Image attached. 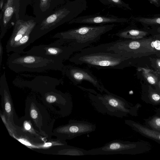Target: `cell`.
<instances>
[{
    "label": "cell",
    "instance_id": "10",
    "mask_svg": "<svg viewBox=\"0 0 160 160\" xmlns=\"http://www.w3.org/2000/svg\"><path fill=\"white\" fill-rule=\"evenodd\" d=\"M12 83L17 87L28 88L42 94L56 89V87L60 84V81L49 76L39 75L30 80L18 77Z\"/></svg>",
    "mask_w": 160,
    "mask_h": 160
},
{
    "label": "cell",
    "instance_id": "14",
    "mask_svg": "<svg viewBox=\"0 0 160 160\" xmlns=\"http://www.w3.org/2000/svg\"><path fill=\"white\" fill-rule=\"evenodd\" d=\"M127 21V19L113 15H102L96 14L79 16L68 22L69 24L78 23L102 25L114 23H122Z\"/></svg>",
    "mask_w": 160,
    "mask_h": 160
},
{
    "label": "cell",
    "instance_id": "9",
    "mask_svg": "<svg viewBox=\"0 0 160 160\" xmlns=\"http://www.w3.org/2000/svg\"><path fill=\"white\" fill-rule=\"evenodd\" d=\"M96 126L85 121L70 120L67 124L60 126L53 130V136L61 140H71L77 136L94 131Z\"/></svg>",
    "mask_w": 160,
    "mask_h": 160
},
{
    "label": "cell",
    "instance_id": "5",
    "mask_svg": "<svg viewBox=\"0 0 160 160\" xmlns=\"http://www.w3.org/2000/svg\"><path fill=\"white\" fill-rule=\"evenodd\" d=\"M102 94L93 90L88 92L90 102L98 112L118 118H122L131 112L125 100L108 91L105 88Z\"/></svg>",
    "mask_w": 160,
    "mask_h": 160
},
{
    "label": "cell",
    "instance_id": "1",
    "mask_svg": "<svg viewBox=\"0 0 160 160\" xmlns=\"http://www.w3.org/2000/svg\"><path fill=\"white\" fill-rule=\"evenodd\" d=\"M108 43L85 48L70 58V62L85 64L98 69H123L131 58H127L108 50Z\"/></svg>",
    "mask_w": 160,
    "mask_h": 160
},
{
    "label": "cell",
    "instance_id": "20",
    "mask_svg": "<svg viewBox=\"0 0 160 160\" xmlns=\"http://www.w3.org/2000/svg\"><path fill=\"white\" fill-rule=\"evenodd\" d=\"M102 4L108 6L122 9H130L128 4L122 0H98Z\"/></svg>",
    "mask_w": 160,
    "mask_h": 160
},
{
    "label": "cell",
    "instance_id": "30",
    "mask_svg": "<svg viewBox=\"0 0 160 160\" xmlns=\"http://www.w3.org/2000/svg\"><path fill=\"white\" fill-rule=\"evenodd\" d=\"M156 72L157 73H158L160 74V70Z\"/></svg>",
    "mask_w": 160,
    "mask_h": 160
},
{
    "label": "cell",
    "instance_id": "26",
    "mask_svg": "<svg viewBox=\"0 0 160 160\" xmlns=\"http://www.w3.org/2000/svg\"><path fill=\"white\" fill-rule=\"evenodd\" d=\"M157 67L160 70V59H158L156 61Z\"/></svg>",
    "mask_w": 160,
    "mask_h": 160
},
{
    "label": "cell",
    "instance_id": "25",
    "mask_svg": "<svg viewBox=\"0 0 160 160\" xmlns=\"http://www.w3.org/2000/svg\"><path fill=\"white\" fill-rule=\"evenodd\" d=\"M3 48L1 41L0 42V65L1 66L2 59Z\"/></svg>",
    "mask_w": 160,
    "mask_h": 160
},
{
    "label": "cell",
    "instance_id": "12",
    "mask_svg": "<svg viewBox=\"0 0 160 160\" xmlns=\"http://www.w3.org/2000/svg\"><path fill=\"white\" fill-rule=\"evenodd\" d=\"M0 94L1 96L2 105L3 110L2 114L7 122L15 127L18 118L14 108L5 72H4L0 78Z\"/></svg>",
    "mask_w": 160,
    "mask_h": 160
},
{
    "label": "cell",
    "instance_id": "6",
    "mask_svg": "<svg viewBox=\"0 0 160 160\" xmlns=\"http://www.w3.org/2000/svg\"><path fill=\"white\" fill-rule=\"evenodd\" d=\"M25 113L42 136L48 139H51L55 120L52 118L44 105L35 98L28 97L25 101Z\"/></svg>",
    "mask_w": 160,
    "mask_h": 160
},
{
    "label": "cell",
    "instance_id": "17",
    "mask_svg": "<svg viewBox=\"0 0 160 160\" xmlns=\"http://www.w3.org/2000/svg\"><path fill=\"white\" fill-rule=\"evenodd\" d=\"M50 154L81 156L88 155V151L81 148L67 144L57 146Z\"/></svg>",
    "mask_w": 160,
    "mask_h": 160
},
{
    "label": "cell",
    "instance_id": "3",
    "mask_svg": "<svg viewBox=\"0 0 160 160\" xmlns=\"http://www.w3.org/2000/svg\"><path fill=\"white\" fill-rule=\"evenodd\" d=\"M114 23L102 25H86L58 32L53 36L62 44L72 47L75 52L80 51L99 40L102 36L112 30Z\"/></svg>",
    "mask_w": 160,
    "mask_h": 160
},
{
    "label": "cell",
    "instance_id": "2",
    "mask_svg": "<svg viewBox=\"0 0 160 160\" xmlns=\"http://www.w3.org/2000/svg\"><path fill=\"white\" fill-rule=\"evenodd\" d=\"M88 8L86 0L68 1L36 23L30 34L31 43L58 26L78 17Z\"/></svg>",
    "mask_w": 160,
    "mask_h": 160
},
{
    "label": "cell",
    "instance_id": "18",
    "mask_svg": "<svg viewBox=\"0 0 160 160\" xmlns=\"http://www.w3.org/2000/svg\"><path fill=\"white\" fill-rule=\"evenodd\" d=\"M148 34L146 32L134 29H126L119 31L115 35L124 39L141 38Z\"/></svg>",
    "mask_w": 160,
    "mask_h": 160
},
{
    "label": "cell",
    "instance_id": "15",
    "mask_svg": "<svg viewBox=\"0 0 160 160\" xmlns=\"http://www.w3.org/2000/svg\"><path fill=\"white\" fill-rule=\"evenodd\" d=\"M36 24L32 20L25 21L21 20L16 22L12 33L7 41L6 50L7 52H11L14 46L28 32L32 31Z\"/></svg>",
    "mask_w": 160,
    "mask_h": 160
},
{
    "label": "cell",
    "instance_id": "27",
    "mask_svg": "<svg viewBox=\"0 0 160 160\" xmlns=\"http://www.w3.org/2000/svg\"><path fill=\"white\" fill-rule=\"evenodd\" d=\"M151 2L156 3L157 4L158 3V1L159 0H149Z\"/></svg>",
    "mask_w": 160,
    "mask_h": 160
},
{
    "label": "cell",
    "instance_id": "19",
    "mask_svg": "<svg viewBox=\"0 0 160 160\" xmlns=\"http://www.w3.org/2000/svg\"><path fill=\"white\" fill-rule=\"evenodd\" d=\"M125 123L146 136L160 141V132L150 129L132 121L126 120Z\"/></svg>",
    "mask_w": 160,
    "mask_h": 160
},
{
    "label": "cell",
    "instance_id": "7",
    "mask_svg": "<svg viewBox=\"0 0 160 160\" xmlns=\"http://www.w3.org/2000/svg\"><path fill=\"white\" fill-rule=\"evenodd\" d=\"M41 95L44 105L53 113L63 118L71 113L72 102L68 93H64L56 89Z\"/></svg>",
    "mask_w": 160,
    "mask_h": 160
},
{
    "label": "cell",
    "instance_id": "8",
    "mask_svg": "<svg viewBox=\"0 0 160 160\" xmlns=\"http://www.w3.org/2000/svg\"><path fill=\"white\" fill-rule=\"evenodd\" d=\"M73 48L62 44L57 40L49 44H42L32 47L23 54H32L47 58L63 62L69 59L75 52Z\"/></svg>",
    "mask_w": 160,
    "mask_h": 160
},
{
    "label": "cell",
    "instance_id": "24",
    "mask_svg": "<svg viewBox=\"0 0 160 160\" xmlns=\"http://www.w3.org/2000/svg\"><path fill=\"white\" fill-rule=\"evenodd\" d=\"M150 99L154 103H160V94L156 92H152L150 95Z\"/></svg>",
    "mask_w": 160,
    "mask_h": 160
},
{
    "label": "cell",
    "instance_id": "21",
    "mask_svg": "<svg viewBox=\"0 0 160 160\" xmlns=\"http://www.w3.org/2000/svg\"><path fill=\"white\" fill-rule=\"evenodd\" d=\"M143 74L147 81L151 84H156L158 81V78L155 75L148 70L144 69Z\"/></svg>",
    "mask_w": 160,
    "mask_h": 160
},
{
    "label": "cell",
    "instance_id": "29",
    "mask_svg": "<svg viewBox=\"0 0 160 160\" xmlns=\"http://www.w3.org/2000/svg\"><path fill=\"white\" fill-rule=\"evenodd\" d=\"M158 85L160 89V81H159L158 82Z\"/></svg>",
    "mask_w": 160,
    "mask_h": 160
},
{
    "label": "cell",
    "instance_id": "23",
    "mask_svg": "<svg viewBox=\"0 0 160 160\" xmlns=\"http://www.w3.org/2000/svg\"><path fill=\"white\" fill-rule=\"evenodd\" d=\"M149 125L153 128L160 131V118L155 117L148 121Z\"/></svg>",
    "mask_w": 160,
    "mask_h": 160
},
{
    "label": "cell",
    "instance_id": "22",
    "mask_svg": "<svg viewBox=\"0 0 160 160\" xmlns=\"http://www.w3.org/2000/svg\"><path fill=\"white\" fill-rule=\"evenodd\" d=\"M138 21L149 24H160V17L154 18H142L137 19Z\"/></svg>",
    "mask_w": 160,
    "mask_h": 160
},
{
    "label": "cell",
    "instance_id": "13",
    "mask_svg": "<svg viewBox=\"0 0 160 160\" xmlns=\"http://www.w3.org/2000/svg\"><path fill=\"white\" fill-rule=\"evenodd\" d=\"M135 143L119 140H115L102 147L88 150V155H108L129 153L136 148Z\"/></svg>",
    "mask_w": 160,
    "mask_h": 160
},
{
    "label": "cell",
    "instance_id": "11",
    "mask_svg": "<svg viewBox=\"0 0 160 160\" xmlns=\"http://www.w3.org/2000/svg\"><path fill=\"white\" fill-rule=\"evenodd\" d=\"M75 85L81 84L83 81H87L102 93L104 89L103 85L96 76L88 69L71 65L64 66L61 71Z\"/></svg>",
    "mask_w": 160,
    "mask_h": 160
},
{
    "label": "cell",
    "instance_id": "28",
    "mask_svg": "<svg viewBox=\"0 0 160 160\" xmlns=\"http://www.w3.org/2000/svg\"><path fill=\"white\" fill-rule=\"evenodd\" d=\"M158 32L160 33V27H159L158 29Z\"/></svg>",
    "mask_w": 160,
    "mask_h": 160
},
{
    "label": "cell",
    "instance_id": "16",
    "mask_svg": "<svg viewBox=\"0 0 160 160\" xmlns=\"http://www.w3.org/2000/svg\"><path fill=\"white\" fill-rule=\"evenodd\" d=\"M66 0H37L35 8L36 13L38 14V22L45 18L51 13L52 11L57 6L64 4Z\"/></svg>",
    "mask_w": 160,
    "mask_h": 160
},
{
    "label": "cell",
    "instance_id": "4",
    "mask_svg": "<svg viewBox=\"0 0 160 160\" xmlns=\"http://www.w3.org/2000/svg\"><path fill=\"white\" fill-rule=\"evenodd\" d=\"M7 65L16 73L27 72H41L48 70L62 71V62L32 54L14 52L8 57Z\"/></svg>",
    "mask_w": 160,
    "mask_h": 160
}]
</instances>
